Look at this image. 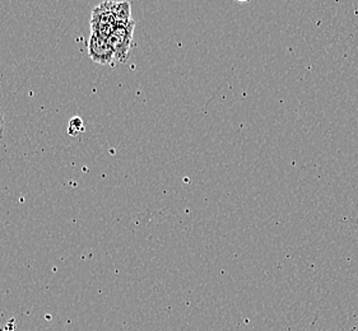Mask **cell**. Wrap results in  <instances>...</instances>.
Instances as JSON below:
<instances>
[{
    "mask_svg": "<svg viewBox=\"0 0 358 331\" xmlns=\"http://www.w3.org/2000/svg\"><path fill=\"white\" fill-rule=\"evenodd\" d=\"M136 21L130 20L128 22L117 23L114 34L108 38L111 47L114 50L115 60L119 63H127L129 58L130 50L133 46V36H134Z\"/></svg>",
    "mask_w": 358,
    "mask_h": 331,
    "instance_id": "6da1fadb",
    "label": "cell"
},
{
    "mask_svg": "<svg viewBox=\"0 0 358 331\" xmlns=\"http://www.w3.org/2000/svg\"><path fill=\"white\" fill-rule=\"evenodd\" d=\"M116 26H117V21L115 20L114 15L110 10L108 1L101 3L99 7L94 8L92 10L91 31L96 35L108 40L114 34Z\"/></svg>",
    "mask_w": 358,
    "mask_h": 331,
    "instance_id": "7a4b0ae2",
    "label": "cell"
},
{
    "mask_svg": "<svg viewBox=\"0 0 358 331\" xmlns=\"http://www.w3.org/2000/svg\"><path fill=\"white\" fill-rule=\"evenodd\" d=\"M88 55L94 63L101 65L113 64L115 60V54L111 43L108 38L96 35L91 32L90 41H88Z\"/></svg>",
    "mask_w": 358,
    "mask_h": 331,
    "instance_id": "3957f363",
    "label": "cell"
},
{
    "mask_svg": "<svg viewBox=\"0 0 358 331\" xmlns=\"http://www.w3.org/2000/svg\"><path fill=\"white\" fill-rule=\"evenodd\" d=\"M108 4L117 23L131 20V4L129 1H108Z\"/></svg>",
    "mask_w": 358,
    "mask_h": 331,
    "instance_id": "277c9868",
    "label": "cell"
},
{
    "mask_svg": "<svg viewBox=\"0 0 358 331\" xmlns=\"http://www.w3.org/2000/svg\"><path fill=\"white\" fill-rule=\"evenodd\" d=\"M82 131H85L83 120H82L79 116L72 117V119L69 120V125H68V134H69L71 137H77Z\"/></svg>",
    "mask_w": 358,
    "mask_h": 331,
    "instance_id": "5b68a950",
    "label": "cell"
},
{
    "mask_svg": "<svg viewBox=\"0 0 358 331\" xmlns=\"http://www.w3.org/2000/svg\"><path fill=\"white\" fill-rule=\"evenodd\" d=\"M3 129H4V114L0 108V138L3 137Z\"/></svg>",
    "mask_w": 358,
    "mask_h": 331,
    "instance_id": "8992f818",
    "label": "cell"
}]
</instances>
